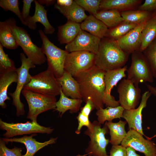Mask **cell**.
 Returning <instances> with one entry per match:
<instances>
[{
	"label": "cell",
	"mask_w": 156,
	"mask_h": 156,
	"mask_svg": "<svg viewBox=\"0 0 156 156\" xmlns=\"http://www.w3.org/2000/svg\"><path fill=\"white\" fill-rule=\"evenodd\" d=\"M106 72L95 65L74 77L78 83L83 101L90 99L97 110L103 108L105 90L104 78Z\"/></svg>",
	"instance_id": "obj_1"
},
{
	"label": "cell",
	"mask_w": 156,
	"mask_h": 156,
	"mask_svg": "<svg viewBox=\"0 0 156 156\" xmlns=\"http://www.w3.org/2000/svg\"><path fill=\"white\" fill-rule=\"evenodd\" d=\"M129 54L123 51L116 40L101 39L95 57V65L105 72L122 68L127 62Z\"/></svg>",
	"instance_id": "obj_2"
},
{
	"label": "cell",
	"mask_w": 156,
	"mask_h": 156,
	"mask_svg": "<svg viewBox=\"0 0 156 156\" xmlns=\"http://www.w3.org/2000/svg\"><path fill=\"white\" fill-rule=\"evenodd\" d=\"M7 20L18 46L22 48L27 57L35 65L44 64L47 58L42 48L33 43L26 30L16 25L14 18H11Z\"/></svg>",
	"instance_id": "obj_3"
},
{
	"label": "cell",
	"mask_w": 156,
	"mask_h": 156,
	"mask_svg": "<svg viewBox=\"0 0 156 156\" xmlns=\"http://www.w3.org/2000/svg\"><path fill=\"white\" fill-rule=\"evenodd\" d=\"M38 33L42 42L41 48L47 58V68L53 73L57 78H59L64 72L65 61L68 52L51 42L42 30H39Z\"/></svg>",
	"instance_id": "obj_4"
},
{
	"label": "cell",
	"mask_w": 156,
	"mask_h": 156,
	"mask_svg": "<svg viewBox=\"0 0 156 156\" xmlns=\"http://www.w3.org/2000/svg\"><path fill=\"white\" fill-rule=\"evenodd\" d=\"M23 89L55 96L60 95L61 88L53 73L47 68L31 76L30 81L24 86Z\"/></svg>",
	"instance_id": "obj_5"
},
{
	"label": "cell",
	"mask_w": 156,
	"mask_h": 156,
	"mask_svg": "<svg viewBox=\"0 0 156 156\" xmlns=\"http://www.w3.org/2000/svg\"><path fill=\"white\" fill-rule=\"evenodd\" d=\"M27 102L28 112L27 118L37 121L38 116L48 110H55L57 102L55 96L23 89L21 92Z\"/></svg>",
	"instance_id": "obj_6"
},
{
	"label": "cell",
	"mask_w": 156,
	"mask_h": 156,
	"mask_svg": "<svg viewBox=\"0 0 156 156\" xmlns=\"http://www.w3.org/2000/svg\"><path fill=\"white\" fill-rule=\"evenodd\" d=\"M127 79L136 87L140 83L153 81V76L148 62L143 52L139 50L132 53L131 62L127 69Z\"/></svg>",
	"instance_id": "obj_7"
},
{
	"label": "cell",
	"mask_w": 156,
	"mask_h": 156,
	"mask_svg": "<svg viewBox=\"0 0 156 156\" xmlns=\"http://www.w3.org/2000/svg\"><path fill=\"white\" fill-rule=\"evenodd\" d=\"M92 123V127L87 129L84 132L90 139L85 152L89 156H109L106 148L109 140L105 137V135L108 132V128L105 124L102 127L97 121L95 120Z\"/></svg>",
	"instance_id": "obj_8"
},
{
	"label": "cell",
	"mask_w": 156,
	"mask_h": 156,
	"mask_svg": "<svg viewBox=\"0 0 156 156\" xmlns=\"http://www.w3.org/2000/svg\"><path fill=\"white\" fill-rule=\"evenodd\" d=\"M21 65L16 68L18 78L16 89L13 93L8 94L12 98V104L16 107L17 116L23 115L25 113L24 105L20 100V94L24 86L30 81L31 76L29 71L31 68L35 67L36 65L23 53L20 54Z\"/></svg>",
	"instance_id": "obj_9"
},
{
	"label": "cell",
	"mask_w": 156,
	"mask_h": 156,
	"mask_svg": "<svg viewBox=\"0 0 156 156\" xmlns=\"http://www.w3.org/2000/svg\"><path fill=\"white\" fill-rule=\"evenodd\" d=\"M95 54L87 51L68 53L65 61L64 69L74 77L95 65Z\"/></svg>",
	"instance_id": "obj_10"
},
{
	"label": "cell",
	"mask_w": 156,
	"mask_h": 156,
	"mask_svg": "<svg viewBox=\"0 0 156 156\" xmlns=\"http://www.w3.org/2000/svg\"><path fill=\"white\" fill-rule=\"evenodd\" d=\"M0 126L1 129L6 131L3 135L7 138L17 135L37 133L50 134L54 130L51 127L42 126L35 121H27L25 123H8L0 119Z\"/></svg>",
	"instance_id": "obj_11"
},
{
	"label": "cell",
	"mask_w": 156,
	"mask_h": 156,
	"mask_svg": "<svg viewBox=\"0 0 156 156\" xmlns=\"http://www.w3.org/2000/svg\"><path fill=\"white\" fill-rule=\"evenodd\" d=\"M120 105L125 109L135 108L141 98V90L127 79L122 80L117 88Z\"/></svg>",
	"instance_id": "obj_12"
},
{
	"label": "cell",
	"mask_w": 156,
	"mask_h": 156,
	"mask_svg": "<svg viewBox=\"0 0 156 156\" xmlns=\"http://www.w3.org/2000/svg\"><path fill=\"white\" fill-rule=\"evenodd\" d=\"M139 132L130 129L122 142L121 145L127 148L130 146L145 156H156V145L150 139H145Z\"/></svg>",
	"instance_id": "obj_13"
},
{
	"label": "cell",
	"mask_w": 156,
	"mask_h": 156,
	"mask_svg": "<svg viewBox=\"0 0 156 156\" xmlns=\"http://www.w3.org/2000/svg\"><path fill=\"white\" fill-rule=\"evenodd\" d=\"M101 39L81 29L75 39L66 44L65 50L68 53L85 51L96 54Z\"/></svg>",
	"instance_id": "obj_14"
},
{
	"label": "cell",
	"mask_w": 156,
	"mask_h": 156,
	"mask_svg": "<svg viewBox=\"0 0 156 156\" xmlns=\"http://www.w3.org/2000/svg\"><path fill=\"white\" fill-rule=\"evenodd\" d=\"M127 66L106 72L104 80L105 90L104 96V103L106 106L115 107L120 105L118 101H116L111 95V90L114 86H116L118 82L126 76L125 72L127 71Z\"/></svg>",
	"instance_id": "obj_15"
},
{
	"label": "cell",
	"mask_w": 156,
	"mask_h": 156,
	"mask_svg": "<svg viewBox=\"0 0 156 156\" xmlns=\"http://www.w3.org/2000/svg\"><path fill=\"white\" fill-rule=\"evenodd\" d=\"M151 93L149 91L145 92L142 94L141 102L137 108L129 110L124 109L122 118L128 124L129 129H133L144 135L142 126V112L146 106L147 101Z\"/></svg>",
	"instance_id": "obj_16"
},
{
	"label": "cell",
	"mask_w": 156,
	"mask_h": 156,
	"mask_svg": "<svg viewBox=\"0 0 156 156\" xmlns=\"http://www.w3.org/2000/svg\"><path fill=\"white\" fill-rule=\"evenodd\" d=\"M148 21L138 24L128 33L116 40L119 46L124 52L129 54L139 50L142 31Z\"/></svg>",
	"instance_id": "obj_17"
},
{
	"label": "cell",
	"mask_w": 156,
	"mask_h": 156,
	"mask_svg": "<svg viewBox=\"0 0 156 156\" xmlns=\"http://www.w3.org/2000/svg\"><path fill=\"white\" fill-rule=\"evenodd\" d=\"M35 11L32 16H30L25 21L27 26L31 29H35L36 23L39 22L44 27V32L46 34H52L55 31L54 28L49 22L47 16V10L44 6L40 4L37 0H34Z\"/></svg>",
	"instance_id": "obj_18"
},
{
	"label": "cell",
	"mask_w": 156,
	"mask_h": 156,
	"mask_svg": "<svg viewBox=\"0 0 156 156\" xmlns=\"http://www.w3.org/2000/svg\"><path fill=\"white\" fill-rule=\"evenodd\" d=\"M36 135V134L34 133L29 136L25 135L20 138H4L2 139L5 143L15 142L24 144L27 149V152L25 154L22 155V156H33L37 151L43 147L55 143L57 139V138H51L47 141L40 142L33 138Z\"/></svg>",
	"instance_id": "obj_19"
},
{
	"label": "cell",
	"mask_w": 156,
	"mask_h": 156,
	"mask_svg": "<svg viewBox=\"0 0 156 156\" xmlns=\"http://www.w3.org/2000/svg\"><path fill=\"white\" fill-rule=\"evenodd\" d=\"M57 79L65 95L72 99H82L79 84L70 73L64 71L62 75Z\"/></svg>",
	"instance_id": "obj_20"
},
{
	"label": "cell",
	"mask_w": 156,
	"mask_h": 156,
	"mask_svg": "<svg viewBox=\"0 0 156 156\" xmlns=\"http://www.w3.org/2000/svg\"><path fill=\"white\" fill-rule=\"evenodd\" d=\"M18 75L16 69L12 70L0 72V105L2 108L6 107L5 101L10 100L8 95V90L13 83H17Z\"/></svg>",
	"instance_id": "obj_21"
},
{
	"label": "cell",
	"mask_w": 156,
	"mask_h": 156,
	"mask_svg": "<svg viewBox=\"0 0 156 156\" xmlns=\"http://www.w3.org/2000/svg\"><path fill=\"white\" fill-rule=\"evenodd\" d=\"M80 26L81 29L101 39L105 37L108 29L103 22L92 14L88 16Z\"/></svg>",
	"instance_id": "obj_22"
},
{
	"label": "cell",
	"mask_w": 156,
	"mask_h": 156,
	"mask_svg": "<svg viewBox=\"0 0 156 156\" xmlns=\"http://www.w3.org/2000/svg\"><path fill=\"white\" fill-rule=\"evenodd\" d=\"M142 2L140 0H102L99 9L101 10H116L121 12L136 9Z\"/></svg>",
	"instance_id": "obj_23"
},
{
	"label": "cell",
	"mask_w": 156,
	"mask_h": 156,
	"mask_svg": "<svg viewBox=\"0 0 156 156\" xmlns=\"http://www.w3.org/2000/svg\"><path fill=\"white\" fill-rule=\"evenodd\" d=\"M58 28L59 41L61 44H66L75 39L81 29L80 24L70 21Z\"/></svg>",
	"instance_id": "obj_24"
},
{
	"label": "cell",
	"mask_w": 156,
	"mask_h": 156,
	"mask_svg": "<svg viewBox=\"0 0 156 156\" xmlns=\"http://www.w3.org/2000/svg\"><path fill=\"white\" fill-rule=\"evenodd\" d=\"M54 8L70 21L79 23L82 22L87 17L85 10L74 1L73 4L68 7H62L55 4Z\"/></svg>",
	"instance_id": "obj_25"
},
{
	"label": "cell",
	"mask_w": 156,
	"mask_h": 156,
	"mask_svg": "<svg viewBox=\"0 0 156 156\" xmlns=\"http://www.w3.org/2000/svg\"><path fill=\"white\" fill-rule=\"evenodd\" d=\"M60 97L57 101L55 111L59 112L61 117L67 111L70 113H76L80 109L83 100L82 99L69 98L66 96L61 91Z\"/></svg>",
	"instance_id": "obj_26"
},
{
	"label": "cell",
	"mask_w": 156,
	"mask_h": 156,
	"mask_svg": "<svg viewBox=\"0 0 156 156\" xmlns=\"http://www.w3.org/2000/svg\"><path fill=\"white\" fill-rule=\"evenodd\" d=\"M156 38V12H155L142 29L139 50L143 52Z\"/></svg>",
	"instance_id": "obj_27"
},
{
	"label": "cell",
	"mask_w": 156,
	"mask_h": 156,
	"mask_svg": "<svg viewBox=\"0 0 156 156\" xmlns=\"http://www.w3.org/2000/svg\"><path fill=\"white\" fill-rule=\"evenodd\" d=\"M127 123L126 121L121 120L117 122H105V124L109 130L110 137L109 143L112 145H119L125 137L127 133L125 127Z\"/></svg>",
	"instance_id": "obj_28"
},
{
	"label": "cell",
	"mask_w": 156,
	"mask_h": 156,
	"mask_svg": "<svg viewBox=\"0 0 156 156\" xmlns=\"http://www.w3.org/2000/svg\"><path fill=\"white\" fill-rule=\"evenodd\" d=\"M0 44L10 49H15L19 46L7 20L0 22Z\"/></svg>",
	"instance_id": "obj_29"
},
{
	"label": "cell",
	"mask_w": 156,
	"mask_h": 156,
	"mask_svg": "<svg viewBox=\"0 0 156 156\" xmlns=\"http://www.w3.org/2000/svg\"><path fill=\"white\" fill-rule=\"evenodd\" d=\"M94 16L110 28L115 27L124 21L120 12L116 10H102Z\"/></svg>",
	"instance_id": "obj_30"
},
{
	"label": "cell",
	"mask_w": 156,
	"mask_h": 156,
	"mask_svg": "<svg viewBox=\"0 0 156 156\" xmlns=\"http://www.w3.org/2000/svg\"><path fill=\"white\" fill-rule=\"evenodd\" d=\"M124 109L120 105L115 107L107 106L105 109L100 108L96 112L97 121L101 125L106 121H112L114 119H120L122 118Z\"/></svg>",
	"instance_id": "obj_31"
},
{
	"label": "cell",
	"mask_w": 156,
	"mask_h": 156,
	"mask_svg": "<svg viewBox=\"0 0 156 156\" xmlns=\"http://www.w3.org/2000/svg\"><path fill=\"white\" fill-rule=\"evenodd\" d=\"M154 12L135 9L121 12L120 13L124 21L138 24L148 21Z\"/></svg>",
	"instance_id": "obj_32"
},
{
	"label": "cell",
	"mask_w": 156,
	"mask_h": 156,
	"mask_svg": "<svg viewBox=\"0 0 156 156\" xmlns=\"http://www.w3.org/2000/svg\"><path fill=\"white\" fill-rule=\"evenodd\" d=\"M138 25L124 21L115 27L108 29L105 37L117 40L128 33Z\"/></svg>",
	"instance_id": "obj_33"
},
{
	"label": "cell",
	"mask_w": 156,
	"mask_h": 156,
	"mask_svg": "<svg viewBox=\"0 0 156 156\" xmlns=\"http://www.w3.org/2000/svg\"><path fill=\"white\" fill-rule=\"evenodd\" d=\"M143 52L150 65L153 77L156 78V38Z\"/></svg>",
	"instance_id": "obj_34"
},
{
	"label": "cell",
	"mask_w": 156,
	"mask_h": 156,
	"mask_svg": "<svg viewBox=\"0 0 156 156\" xmlns=\"http://www.w3.org/2000/svg\"><path fill=\"white\" fill-rule=\"evenodd\" d=\"M18 0H0V6L5 11H10L14 13L22 23L25 26L27 24L24 20L21 12L20 11Z\"/></svg>",
	"instance_id": "obj_35"
},
{
	"label": "cell",
	"mask_w": 156,
	"mask_h": 156,
	"mask_svg": "<svg viewBox=\"0 0 156 156\" xmlns=\"http://www.w3.org/2000/svg\"><path fill=\"white\" fill-rule=\"evenodd\" d=\"M79 5L93 15L98 12L101 0H75Z\"/></svg>",
	"instance_id": "obj_36"
},
{
	"label": "cell",
	"mask_w": 156,
	"mask_h": 156,
	"mask_svg": "<svg viewBox=\"0 0 156 156\" xmlns=\"http://www.w3.org/2000/svg\"><path fill=\"white\" fill-rule=\"evenodd\" d=\"M13 60L4 52L3 47L0 44V72L16 69Z\"/></svg>",
	"instance_id": "obj_37"
},
{
	"label": "cell",
	"mask_w": 156,
	"mask_h": 156,
	"mask_svg": "<svg viewBox=\"0 0 156 156\" xmlns=\"http://www.w3.org/2000/svg\"><path fill=\"white\" fill-rule=\"evenodd\" d=\"M2 139L0 140V156H22V148L14 146L12 149L8 148Z\"/></svg>",
	"instance_id": "obj_38"
},
{
	"label": "cell",
	"mask_w": 156,
	"mask_h": 156,
	"mask_svg": "<svg viewBox=\"0 0 156 156\" xmlns=\"http://www.w3.org/2000/svg\"><path fill=\"white\" fill-rule=\"evenodd\" d=\"M89 117L79 112L76 118L77 120L78 125L75 131L77 134H79L83 126H86L89 129H91L92 127V123L89 120Z\"/></svg>",
	"instance_id": "obj_39"
},
{
	"label": "cell",
	"mask_w": 156,
	"mask_h": 156,
	"mask_svg": "<svg viewBox=\"0 0 156 156\" xmlns=\"http://www.w3.org/2000/svg\"><path fill=\"white\" fill-rule=\"evenodd\" d=\"M109 156H127L126 148L122 145H112Z\"/></svg>",
	"instance_id": "obj_40"
},
{
	"label": "cell",
	"mask_w": 156,
	"mask_h": 156,
	"mask_svg": "<svg viewBox=\"0 0 156 156\" xmlns=\"http://www.w3.org/2000/svg\"><path fill=\"white\" fill-rule=\"evenodd\" d=\"M138 9L149 12H156V0H146Z\"/></svg>",
	"instance_id": "obj_41"
},
{
	"label": "cell",
	"mask_w": 156,
	"mask_h": 156,
	"mask_svg": "<svg viewBox=\"0 0 156 156\" xmlns=\"http://www.w3.org/2000/svg\"><path fill=\"white\" fill-rule=\"evenodd\" d=\"M34 0H23V7L21 12L22 17L25 21L30 16L29 12L32 3Z\"/></svg>",
	"instance_id": "obj_42"
},
{
	"label": "cell",
	"mask_w": 156,
	"mask_h": 156,
	"mask_svg": "<svg viewBox=\"0 0 156 156\" xmlns=\"http://www.w3.org/2000/svg\"><path fill=\"white\" fill-rule=\"evenodd\" d=\"M95 109V108L93 103L90 99H88L85 105L80 109V112L83 114L89 117L91 112Z\"/></svg>",
	"instance_id": "obj_43"
},
{
	"label": "cell",
	"mask_w": 156,
	"mask_h": 156,
	"mask_svg": "<svg viewBox=\"0 0 156 156\" xmlns=\"http://www.w3.org/2000/svg\"><path fill=\"white\" fill-rule=\"evenodd\" d=\"M74 1L73 0H57V4L62 7H68L71 5Z\"/></svg>",
	"instance_id": "obj_44"
},
{
	"label": "cell",
	"mask_w": 156,
	"mask_h": 156,
	"mask_svg": "<svg viewBox=\"0 0 156 156\" xmlns=\"http://www.w3.org/2000/svg\"><path fill=\"white\" fill-rule=\"evenodd\" d=\"M127 154V156H140L137 154L135 151L132 147L129 146L126 148Z\"/></svg>",
	"instance_id": "obj_45"
},
{
	"label": "cell",
	"mask_w": 156,
	"mask_h": 156,
	"mask_svg": "<svg viewBox=\"0 0 156 156\" xmlns=\"http://www.w3.org/2000/svg\"><path fill=\"white\" fill-rule=\"evenodd\" d=\"M37 1L40 4L42 5L45 4L46 6H48L53 4L55 1L53 0H38Z\"/></svg>",
	"instance_id": "obj_46"
},
{
	"label": "cell",
	"mask_w": 156,
	"mask_h": 156,
	"mask_svg": "<svg viewBox=\"0 0 156 156\" xmlns=\"http://www.w3.org/2000/svg\"><path fill=\"white\" fill-rule=\"evenodd\" d=\"M147 88L151 94L154 95L156 96V87H154L150 85L146 84Z\"/></svg>",
	"instance_id": "obj_47"
},
{
	"label": "cell",
	"mask_w": 156,
	"mask_h": 156,
	"mask_svg": "<svg viewBox=\"0 0 156 156\" xmlns=\"http://www.w3.org/2000/svg\"><path fill=\"white\" fill-rule=\"evenodd\" d=\"M88 153H86V154H83V155H80L79 154H78L76 155V156H86L87 155H88Z\"/></svg>",
	"instance_id": "obj_48"
}]
</instances>
